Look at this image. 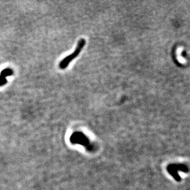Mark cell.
<instances>
[{
	"mask_svg": "<svg viewBox=\"0 0 190 190\" xmlns=\"http://www.w3.org/2000/svg\"><path fill=\"white\" fill-rule=\"evenodd\" d=\"M86 44V40L83 38L81 39L79 42L77 44V46L76 48L75 51L71 54L70 55L68 56L67 57H66L63 60H62L59 64V67L61 69H65V68H66L68 66H69V63L75 59L76 58L77 56H78L79 54L81 52V51H82V49H83V48L84 47Z\"/></svg>",
	"mask_w": 190,
	"mask_h": 190,
	"instance_id": "6da1fadb",
	"label": "cell"
},
{
	"mask_svg": "<svg viewBox=\"0 0 190 190\" xmlns=\"http://www.w3.org/2000/svg\"><path fill=\"white\" fill-rule=\"evenodd\" d=\"M13 74V71L10 69H6L3 70L0 75V86L5 85L7 83L6 77L8 76H11Z\"/></svg>",
	"mask_w": 190,
	"mask_h": 190,
	"instance_id": "7a4b0ae2",
	"label": "cell"
}]
</instances>
